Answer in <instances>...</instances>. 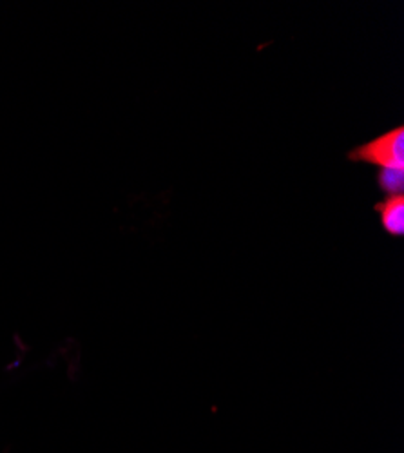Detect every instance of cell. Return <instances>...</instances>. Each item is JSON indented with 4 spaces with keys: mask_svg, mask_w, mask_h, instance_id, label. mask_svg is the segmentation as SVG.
Returning <instances> with one entry per match:
<instances>
[{
    "mask_svg": "<svg viewBox=\"0 0 404 453\" xmlns=\"http://www.w3.org/2000/svg\"><path fill=\"white\" fill-rule=\"evenodd\" d=\"M348 160L364 162L379 169L404 171V127L399 126L370 142L348 150Z\"/></svg>",
    "mask_w": 404,
    "mask_h": 453,
    "instance_id": "1",
    "label": "cell"
},
{
    "mask_svg": "<svg viewBox=\"0 0 404 453\" xmlns=\"http://www.w3.org/2000/svg\"><path fill=\"white\" fill-rule=\"evenodd\" d=\"M376 212L381 216L383 229L395 236H404V195L386 196V200L376 203Z\"/></svg>",
    "mask_w": 404,
    "mask_h": 453,
    "instance_id": "2",
    "label": "cell"
},
{
    "mask_svg": "<svg viewBox=\"0 0 404 453\" xmlns=\"http://www.w3.org/2000/svg\"><path fill=\"white\" fill-rule=\"evenodd\" d=\"M377 187L386 196L404 195V171L395 169H379Z\"/></svg>",
    "mask_w": 404,
    "mask_h": 453,
    "instance_id": "3",
    "label": "cell"
}]
</instances>
